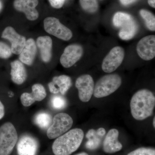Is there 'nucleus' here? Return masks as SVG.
<instances>
[{"label":"nucleus","instance_id":"28","mask_svg":"<svg viewBox=\"0 0 155 155\" xmlns=\"http://www.w3.org/2000/svg\"><path fill=\"white\" fill-rule=\"evenodd\" d=\"M65 0H49L51 6L56 9H60L64 5Z\"/></svg>","mask_w":155,"mask_h":155},{"label":"nucleus","instance_id":"33","mask_svg":"<svg viewBox=\"0 0 155 155\" xmlns=\"http://www.w3.org/2000/svg\"><path fill=\"white\" fill-rule=\"evenodd\" d=\"M76 155H88V154L87 153H86L82 152L79 153L78 154Z\"/></svg>","mask_w":155,"mask_h":155},{"label":"nucleus","instance_id":"30","mask_svg":"<svg viewBox=\"0 0 155 155\" xmlns=\"http://www.w3.org/2000/svg\"><path fill=\"white\" fill-rule=\"evenodd\" d=\"M5 109L2 103L0 101V119H2L5 116Z\"/></svg>","mask_w":155,"mask_h":155},{"label":"nucleus","instance_id":"21","mask_svg":"<svg viewBox=\"0 0 155 155\" xmlns=\"http://www.w3.org/2000/svg\"><path fill=\"white\" fill-rule=\"evenodd\" d=\"M52 118L50 114L42 112L37 114L34 121L36 125L43 129H48L52 122Z\"/></svg>","mask_w":155,"mask_h":155},{"label":"nucleus","instance_id":"13","mask_svg":"<svg viewBox=\"0 0 155 155\" xmlns=\"http://www.w3.org/2000/svg\"><path fill=\"white\" fill-rule=\"evenodd\" d=\"M38 4V0H14V6L17 11L24 13L28 20L34 21L38 17L36 9Z\"/></svg>","mask_w":155,"mask_h":155},{"label":"nucleus","instance_id":"31","mask_svg":"<svg viewBox=\"0 0 155 155\" xmlns=\"http://www.w3.org/2000/svg\"><path fill=\"white\" fill-rule=\"evenodd\" d=\"M136 0H120V2L124 5H127L135 2Z\"/></svg>","mask_w":155,"mask_h":155},{"label":"nucleus","instance_id":"11","mask_svg":"<svg viewBox=\"0 0 155 155\" xmlns=\"http://www.w3.org/2000/svg\"><path fill=\"white\" fill-rule=\"evenodd\" d=\"M139 56L144 61L152 60L155 56V36L148 35L141 38L137 46Z\"/></svg>","mask_w":155,"mask_h":155},{"label":"nucleus","instance_id":"23","mask_svg":"<svg viewBox=\"0 0 155 155\" xmlns=\"http://www.w3.org/2000/svg\"><path fill=\"white\" fill-rule=\"evenodd\" d=\"M140 16L144 19L146 25L149 30L155 31V17L154 15L150 11L142 9L140 12Z\"/></svg>","mask_w":155,"mask_h":155},{"label":"nucleus","instance_id":"10","mask_svg":"<svg viewBox=\"0 0 155 155\" xmlns=\"http://www.w3.org/2000/svg\"><path fill=\"white\" fill-rule=\"evenodd\" d=\"M83 54V48L80 45H69L64 49L60 62L64 68H69L80 60Z\"/></svg>","mask_w":155,"mask_h":155},{"label":"nucleus","instance_id":"22","mask_svg":"<svg viewBox=\"0 0 155 155\" xmlns=\"http://www.w3.org/2000/svg\"><path fill=\"white\" fill-rule=\"evenodd\" d=\"M32 91L30 93L31 97L35 102L41 101L47 96L44 87L40 84H35L31 87Z\"/></svg>","mask_w":155,"mask_h":155},{"label":"nucleus","instance_id":"16","mask_svg":"<svg viewBox=\"0 0 155 155\" xmlns=\"http://www.w3.org/2000/svg\"><path fill=\"white\" fill-rule=\"evenodd\" d=\"M37 51L36 44L34 40L28 39L26 41L25 46L19 54V60L23 64L31 66L33 64Z\"/></svg>","mask_w":155,"mask_h":155},{"label":"nucleus","instance_id":"24","mask_svg":"<svg viewBox=\"0 0 155 155\" xmlns=\"http://www.w3.org/2000/svg\"><path fill=\"white\" fill-rule=\"evenodd\" d=\"M80 5L86 12L93 13L96 12L98 8L97 0H79Z\"/></svg>","mask_w":155,"mask_h":155},{"label":"nucleus","instance_id":"29","mask_svg":"<svg viewBox=\"0 0 155 155\" xmlns=\"http://www.w3.org/2000/svg\"><path fill=\"white\" fill-rule=\"evenodd\" d=\"M48 87L50 92L51 93L54 94H58L60 93L59 88L52 81L48 84Z\"/></svg>","mask_w":155,"mask_h":155},{"label":"nucleus","instance_id":"9","mask_svg":"<svg viewBox=\"0 0 155 155\" xmlns=\"http://www.w3.org/2000/svg\"><path fill=\"white\" fill-rule=\"evenodd\" d=\"M75 87L78 90L80 101L84 103L89 101L94 91V83L92 77L88 74L81 75L76 79Z\"/></svg>","mask_w":155,"mask_h":155},{"label":"nucleus","instance_id":"34","mask_svg":"<svg viewBox=\"0 0 155 155\" xmlns=\"http://www.w3.org/2000/svg\"><path fill=\"white\" fill-rule=\"evenodd\" d=\"M3 8V4L2 2L0 1V12L2 11V9Z\"/></svg>","mask_w":155,"mask_h":155},{"label":"nucleus","instance_id":"2","mask_svg":"<svg viewBox=\"0 0 155 155\" xmlns=\"http://www.w3.org/2000/svg\"><path fill=\"white\" fill-rule=\"evenodd\" d=\"M84 133L80 128H74L56 138L52 149L55 155H70L78 149Z\"/></svg>","mask_w":155,"mask_h":155},{"label":"nucleus","instance_id":"3","mask_svg":"<svg viewBox=\"0 0 155 155\" xmlns=\"http://www.w3.org/2000/svg\"><path fill=\"white\" fill-rule=\"evenodd\" d=\"M113 23L120 28L119 37L123 40H129L134 37L138 30V25L130 14L124 12L116 13L113 17Z\"/></svg>","mask_w":155,"mask_h":155},{"label":"nucleus","instance_id":"8","mask_svg":"<svg viewBox=\"0 0 155 155\" xmlns=\"http://www.w3.org/2000/svg\"><path fill=\"white\" fill-rule=\"evenodd\" d=\"M125 56V51L121 47H115L112 48L104 58L102 69L106 73L114 72L121 65Z\"/></svg>","mask_w":155,"mask_h":155},{"label":"nucleus","instance_id":"4","mask_svg":"<svg viewBox=\"0 0 155 155\" xmlns=\"http://www.w3.org/2000/svg\"><path fill=\"white\" fill-rule=\"evenodd\" d=\"M122 82V78L117 74L104 75L95 85L94 96L97 98L108 96L118 89Z\"/></svg>","mask_w":155,"mask_h":155},{"label":"nucleus","instance_id":"32","mask_svg":"<svg viewBox=\"0 0 155 155\" xmlns=\"http://www.w3.org/2000/svg\"><path fill=\"white\" fill-rule=\"evenodd\" d=\"M148 3L151 7L155 8V0H148Z\"/></svg>","mask_w":155,"mask_h":155},{"label":"nucleus","instance_id":"15","mask_svg":"<svg viewBox=\"0 0 155 155\" xmlns=\"http://www.w3.org/2000/svg\"><path fill=\"white\" fill-rule=\"evenodd\" d=\"M119 136V131L115 128L108 131L103 142V149L105 152L114 153L122 149V143L118 140Z\"/></svg>","mask_w":155,"mask_h":155},{"label":"nucleus","instance_id":"5","mask_svg":"<svg viewBox=\"0 0 155 155\" xmlns=\"http://www.w3.org/2000/svg\"><path fill=\"white\" fill-rule=\"evenodd\" d=\"M18 140L17 130L12 123L7 122L0 127V155H10Z\"/></svg>","mask_w":155,"mask_h":155},{"label":"nucleus","instance_id":"12","mask_svg":"<svg viewBox=\"0 0 155 155\" xmlns=\"http://www.w3.org/2000/svg\"><path fill=\"white\" fill-rule=\"evenodd\" d=\"M2 37L10 41L11 44V51L12 53L15 54H20L26 42L25 37L17 33L11 26H8L4 29Z\"/></svg>","mask_w":155,"mask_h":155},{"label":"nucleus","instance_id":"17","mask_svg":"<svg viewBox=\"0 0 155 155\" xmlns=\"http://www.w3.org/2000/svg\"><path fill=\"white\" fill-rule=\"evenodd\" d=\"M53 42L49 36H40L38 38L36 46L39 49L41 60L45 63L51 61L52 57Z\"/></svg>","mask_w":155,"mask_h":155},{"label":"nucleus","instance_id":"14","mask_svg":"<svg viewBox=\"0 0 155 155\" xmlns=\"http://www.w3.org/2000/svg\"><path fill=\"white\" fill-rule=\"evenodd\" d=\"M38 149V142L29 135L21 137L17 144L18 155H36Z\"/></svg>","mask_w":155,"mask_h":155},{"label":"nucleus","instance_id":"1","mask_svg":"<svg viewBox=\"0 0 155 155\" xmlns=\"http://www.w3.org/2000/svg\"><path fill=\"white\" fill-rule=\"evenodd\" d=\"M155 106V97L151 91L142 89L136 92L130 102L131 114L136 120H144L151 116Z\"/></svg>","mask_w":155,"mask_h":155},{"label":"nucleus","instance_id":"35","mask_svg":"<svg viewBox=\"0 0 155 155\" xmlns=\"http://www.w3.org/2000/svg\"><path fill=\"white\" fill-rule=\"evenodd\" d=\"M155 118H153V126L154 127H155Z\"/></svg>","mask_w":155,"mask_h":155},{"label":"nucleus","instance_id":"20","mask_svg":"<svg viewBox=\"0 0 155 155\" xmlns=\"http://www.w3.org/2000/svg\"><path fill=\"white\" fill-rule=\"evenodd\" d=\"M52 82L58 87L61 94L65 95L72 85L71 78L67 75H61L53 78Z\"/></svg>","mask_w":155,"mask_h":155},{"label":"nucleus","instance_id":"6","mask_svg":"<svg viewBox=\"0 0 155 155\" xmlns=\"http://www.w3.org/2000/svg\"><path fill=\"white\" fill-rule=\"evenodd\" d=\"M73 123V119L68 114L61 113L56 114L53 118L52 124L48 128V137L50 139L57 138L68 131Z\"/></svg>","mask_w":155,"mask_h":155},{"label":"nucleus","instance_id":"25","mask_svg":"<svg viewBox=\"0 0 155 155\" xmlns=\"http://www.w3.org/2000/svg\"><path fill=\"white\" fill-rule=\"evenodd\" d=\"M51 104L56 110H62L66 107L67 101L64 97L61 96H54L52 98Z\"/></svg>","mask_w":155,"mask_h":155},{"label":"nucleus","instance_id":"18","mask_svg":"<svg viewBox=\"0 0 155 155\" xmlns=\"http://www.w3.org/2000/svg\"><path fill=\"white\" fill-rule=\"evenodd\" d=\"M11 79L14 83L21 84L27 78V72L23 63L16 60L11 63Z\"/></svg>","mask_w":155,"mask_h":155},{"label":"nucleus","instance_id":"7","mask_svg":"<svg viewBox=\"0 0 155 155\" xmlns=\"http://www.w3.org/2000/svg\"><path fill=\"white\" fill-rule=\"evenodd\" d=\"M45 31L48 33L64 41H69L72 37L71 30L54 17H48L44 21Z\"/></svg>","mask_w":155,"mask_h":155},{"label":"nucleus","instance_id":"26","mask_svg":"<svg viewBox=\"0 0 155 155\" xmlns=\"http://www.w3.org/2000/svg\"><path fill=\"white\" fill-rule=\"evenodd\" d=\"M12 54L11 48L5 43L0 41V58L8 59Z\"/></svg>","mask_w":155,"mask_h":155},{"label":"nucleus","instance_id":"27","mask_svg":"<svg viewBox=\"0 0 155 155\" xmlns=\"http://www.w3.org/2000/svg\"><path fill=\"white\" fill-rule=\"evenodd\" d=\"M127 155H155V150L150 148H139Z\"/></svg>","mask_w":155,"mask_h":155},{"label":"nucleus","instance_id":"19","mask_svg":"<svg viewBox=\"0 0 155 155\" xmlns=\"http://www.w3.org/2000/svg\"><path fill=\"white\" fill-rule=\"evenodd\" d=\"M106 130L103 127H100L97 130L90 129L86 134L88 140L85 147L87 149L94 150L97 148L101 142L103 137L106 134Z\"/></svg>","mask_w":155,"mask_h":155}]
</instances>
